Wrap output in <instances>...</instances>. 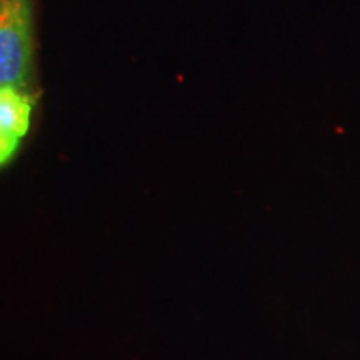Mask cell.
<instances>
[{
	"label": "cell",
	"instance_id": "6da1fadb",
	"mask_svg": "<svg viewBox=\"0 0 360 360\" xmlns=\"http://www.w3.org/2000/svg\"><path fill=\"white\" fill-rule=\"evenodd\" d=\"M32 64V0H0V89L29 90Z\"/></svg>",
	"mask_w": 360,
	"mask_h": 360
},
{
	"label": "cell",
	"instance_id": "7a4b0ae2",
	"mask_svg": "<svg viewBox=\"0 0 360 360\" xmlns=\"http://www.w3.org/2000/svg\"><path fill=\"white\" fill-rule=\"evenodd\" d=\"M35 98L30 90L0 89V130L22 143L29 132Z\"/></svg>",
	"mask_w": 360,
	"mask_h": 360
},
{
	"label": "cell",
	"instance_id": "3957f363",
	"mask_svg": "<svg viewBox=\"0 0 360 360\" xmlns=\"http://www.w3.org/2000/svg\"><path fill=\"white\" fill-rule=\"evenodd\" d=\"M19 147H20V143L13 142L12 139H8L7 135L0 130V167H2V165H6L7 162L17 154Z\"/></svg>",
	"mask_w": 360,
	"mask_h": 360
}]
</instances>
